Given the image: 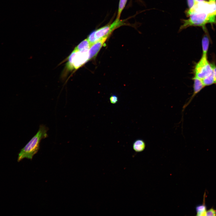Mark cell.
I'll return each instance as SVG.
<instances>
[{"label":"cell","mask_w":216,"mask_h":216,"mask_svg":"<svg viewBox=\"0 0 216 216\" xmlns=\"http://www.w3.org/2000/svg\"><path fill=\"white\" fill-rule=\"evenodd\" d=\"M48 130V128L45 125H40L37 133L21 150L18 154V162L25 158L32 160L39 149L41 140L48 137L47 132Z\"/></svg>","instance_id":"obj_1"},{"label":"cell","mask_w":216,"mask_h":216,"mask_svg":"<svg viewBox=\"0 0 216 216\" xmlns=\"http://www.w3.org/2000/svg\"><path fill=\"white\" fill-rule=\"evenodd\" d=\"M189 18L182 20V24L180 26L179 31H181L192 26H201L204 31L207 29L205 25L207 23L216 24V16L209 14L206 13L200 12L193 14L190 15Z\"/></svg>","instance_id":"obj_2"},{"label":"cell","mask_w":216,"mask_h":216,"mask_svg":"<svg viewBox=\"0 0 216 216\" xmlns=\"http://www.w3.org/2000/svg\"><path fill=\"white\" fill-rule=\"evenodd\" d=\"M88 50H79L75 48L68 57L67 69L76 70L88 61Z\"/></svg>","instance_id":"obj_3"},{"label":"cell","mask_w":216,"mask_h":216,"mask_svg":"<svg viewBox=\"0 0 216 216\" xmlns=\"http://www.w3.org/2000/svg\"><path fill=\"white\" fill-rule=\"evenodd\" d=\"M123 24V22L120 19H116L112 23L92 32L89 35L87 39L91 45L103 38L109 36L114 30Z\"/></svg>","instance_id":"obj_4"},{"label":"cell","mask_w":216,"mask_h":216,"mask_svg":"<svg viewBox=\"0 0 216 216\" xmlns=\"http://www.w3.org/2000/svg\"><path fill=\"white\" fill-rule=\"evenodd\" d=\"M188 16L194 13L204 12L212 15L216 16V2H208L206 0L196 2L193 7L189 8L185 12Z\"/></svg>","instance_id":"obj_5"},{"label":"cell","mask_w":216,"mask_h":216,"mask_svg":"<svg viewBox=\"0 0 216 216\" xmlns=\"http://www.w3.org/2000/svg\"><path fill=\"white\" fill-rule=\"evenodd\" d=\"M195 77L202 80L213 72V68L207 59V56H202L196 64L194 69Z\"/></svg>","instance_id":"obj_6"},{"label":"cell","mask_w":216,"mask_h":216,"mask_svg":"<svg viewBox=\"0 0 216 216\" xmlns=\"http://www.w3.org/2000/svg\"><path fill=\"white\" fill-rule=\"evenodd\" d=\"M109 36L103 38L91 45L88 50V60L97 55Z\"/></svg>","instance_id":"obj_7"},{"label":"cell","mask_w":216,"mask_h":216,"mask_svg":"<svg viewBox=\"0 0 216 216\" xmlns=\"http://www.w3.org/2000/svg\"><path fill=\"white\" fill-rule=\"evenodd\" d=\"M193 80L194 81L193 94L188 101L184 105L183 111L190 104L195 96L205 87L201 79L194 76L193 78Z\"/></svg>","instance_id":"obj_8"},{"label":"cell","mask_w":216,"mask_h":216,"mask_svg":"<svg viewBox=\"0 0 216 216\" xmlns=\"http://www.w3.org/2000/svg\"><path fill=\"white\" fill-rule=\"evenodd\" d=\"M205 34L203 36L202 40V56H207V53L208 49L210 40L208 33H205Z\"/></svg>","instance_id":"obj_9"},{"label":"cell","mask_w":216,"mask_h":216,"mask_svg":"<svg viewBox=\"0 0 216 216\" xmlns=\"http://www.w3.org/2000/svg\"><path fill=\"white\" fill-rule=\"evenodd\" d=\"M146 147V144L145 141L141 139L136 140L133 143V148L136 152H140L143 151Z\"/></svg>","instance_id":"obj_10"},{"label":"cell","mask_w":216,"mask_h":216,"mask_svg":"<svg viewBox=\"0 0 216 216\" xmlns=\"http://www.w3.org/2000/svg\"><path fill=\"white\" fill-rule=\"evenodd\" d=\"M202 80L205 87L216 84L213 72L211 74Z\"/></svg>","instance_id":"obj_11"},{"label":"cell","mask_w":216,"mask_h":216,"mask_svg":"<svg viewBox=\"0 0 216 216\" xmlns=\"http://www.w3.org/2000/svg\"><path fill=\"white\" fill-rule=\"evenodd\" d=\"M90 46L91 44L87 38L81 42L75 48L79 50H89Z\"/></svg>","instance_id":"obj_12"},{"label":"cell","mask_w":216,"mask_h":216,"mask_svg":"<svg viewBox=\"0 0 216 216\" xmlns=\"http://www.w3.org/2000/svg\"><path fill=\"white\" fill-rule=\"evenodd\" d=\"M197 216H206V207L205 204L199 205L196 208Z\"/></svg>","instance_id":"obj_13"},{"label":"cell","mask_w":216,"mask_h":216,"mask_svg":"<svg viewBox=\"0 0 216 216\" xmlns=\"http://www.w3.org/2000/svg\"><path fill=\"white\" fill-rule=\"evenodd\" d=\"M128 0H119L116 19H120L121 13L124 9Z\"/></svg>","instance_id":"obj_14"},{"label":"cell","mask_w":216,"mask_h":216,"mask_svg":"<svg viewBox=\"0 0 216 216\" xmlns=\"http://www.w3.org/2000/svg\"><path fill=\"white\" fill-rule=\"evenodd\" d=\"M206 216H216V210L213 208L206 211Z\"/></svg>","instance_id":"obj_15"},{"label":"cell","mask_w":216,"mask_h":216,"mask_svg":"<svg viewBox=\"0 0 216 216\" xmlns=\"http://www.w3.org/2000/svg\"><path fill=\"white\" fill-rule=\"evenodd\" d=\"M110 100L111 103L115 104L118 102V98L116 95H113L110 97Z\"/></svg>","instance_id":"obj_16"},{"label":"cell","mask_w":216,"mask_h":216,"mask_svg":"<svg viewBox=\"0 0 216 216\" xmlns=\"http://www.w3.org/2000/svg\"><path fill=\"white\" fill-rule=\"evenodd\" d=\"M187 4L189 8H191L195 3V0H187Z\"/></svg>","instance_id":"obj_17"},{"label":"cell","mask_w":216,"mask_h":216,"mask_svg":"<svg viewBox=\"0 0 216 216\" xmlns=\"http://www.w3.org/2000/svg\"><path fill=\"white\" fill-rule=\"evenodd\" d=\"M213 70V73L216 82V65L214 63L211 64Z\"/></svg>","instance_id":"obj_18"},{"label":"cell","mask_w":216,"mask_h":216,"mask_svg":"<svg viewBox=\"0 0 216 216\" xmlns=\"http://www.w3.org/2000/svg\"><path fill=\"white\" fill-rule=\"evenodd\" d=\"M206 0H195L196 2H200L205 1Z\"/></svg>","instance_id":"obj_19"},{"label":"cell","mask_w":216,"mask_h":216,"mask_svg":"<svg viewBox=\"0 0 216 216\" xmlns=\"http://www.w3.org/2000/svg\"><path fill=\"white\" fill-rule=\"evenodd\" d=\"M209 1L215 2H216V0H209Z\"/></svg>","instance_id":"obj_20"}]
</instances>
